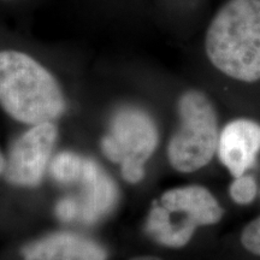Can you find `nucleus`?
Masks as SVG:
<instances>
[{"instance_id": "15", "label": "nucleus", "mask_w": 260, "mask_h": 260, "mask_svg": "<svg viewBox=\"0 0 260 260\" xmlns=\"http://www.w3.org/2000/svg\"><path fill=\"white\" fill-rule=\"evenodd\" d=\"M5 162H6V160H5L4 155H3V154H2V152H0V175H2L3 172H4V169H5Z\"/></svg>"}, {"instance_id": "3", "label": "nucleus", "mask_w": 260, "mask_h": 260, "mask_svg": "<svg viewBox=\"0 0 260 260\" xmlns=\"http://www.w3.org/2000/svg\"><path fill=\"white\" fill-rule=\"evenodd\" d=\"M224 211L207 188L178 187L167 190L152 204L145 230L159 245L181 248L198 226L217 224Z\"/></svg>"}, {"instance_id": "12", "label": "nucleus", "mask_w": 260, "mask_h": 260, "mask_svg": "<svg viewBox=\"0 0 260 260\" xmlns=\"http://www.w3.org/2000/svg\"><path fill=\"white\" fill-rule=\"evenodd\" d=\"M241 243L247 251L260 256V217L247 224L242 230Z\"/></svg>"}, {"instance_id": "13", "label": "nucleus", "mask_w": 260, "mask_h": 260, "mask_svg": "<svg viewBox=\"0 0 260 260\" xmlns=\"http://www.w3.org/2000/svg\"><path fill=\"white\" fill-rule=\"evenodd\" d=\"M56 214L63 222H70L80 214V205L73 198H65L57 204Z\"/></svg>"}, {"instance_id": "6", "label": "nucleus", "mask_w": 260, "mask_h": 260, "mask_svg": "<svg viewBox=\"0 0 260 260\" xmlns=\"http://www.w3.org/2000/svg\"><path fill=\"white\" fill-rule=\"evenodd\" d=\"M57 140L52 122L32 125L10 148L3 175L9 183L35 187L40 183Z\"/></svg>"}, {"instance_id": "11", "label": "nucleus", "mask_w": 260, "mask_h": 260, "mask_svg": "<svg viewBox=\"0 0 260 260\" xmlns=\"http://www.w3.org/2000/svg\"><path fill=\"white\" fill-rule=\"evenodd\" d=\"M256 193H258V187L254 177L245 174L235 177L229 188L230 198L234 203L239 205L251 204L255 199Z\"/></svg>"}, {"instance_id": "10", "label": "nucleus", "mask_w": 260, "mask_h": 260, "mask_svg": "<svg viewBox=\"0 0 260 260\" xmlns=\"http://www.w3.org/2000/svg\"><path fill=\"white\" fill-rule=\"evenodd\" d=\"M84 162L86 159L73 152L58 153L50 164L52 177L64 184L80 182L83 175Z\"/></svg>"}, {"instance_id": "9", "label": "nucleus", "mask_w": 260, "mask_h": 260, "mask_svg": "<svg viewBox=\"0 0 260 260\" xmlns=\"http://www.w3.org/2000/svg\"><path fill=\"white\" fill-rule=\"evenodd\" d=\"M80 182L86 189V197L79 216L84 223H95L111 212L118 199V190L115 182L90 159H86Z\"/></svg>"}, {"instance_id": "1", "label": "nucleus", "mask_w": 260, "mask_h": 260, "mask_svg": "<svg viewBox=\"0 0 260 260\" xmlns=\"http://www.w3.org/2000/svg\"><path fill=\"white\" fill-rule=\"evenodd\" d=\"M205 50L224 75L242 82L260 80V0H229L211 22Z\"/></svg>"}, {"instance_id": "5", "label": "nucleus", "mask_w": 260, "mask_h": 260, "mask_svg": "<svg viewBox=\"0 0 260 260\" xmlns=\"http://www.w3.org/2000/svg\"><path fill=\"white\" fill-rule=\"evenodd\" d=\"M158 140L157 125L147 112L123 107L113 115L102 148L110 160L121 164L126 182L138 183L144 178L145 164L157 148Z\"/></svg>"}, {"instance_id": "7", "label": "nucleus", "mask_w": 260, "mask_h": 260, "mask_svg": "<svg viewBox=\"0 0 260 260\" xmlns=\"http://www.w3.org/2000/svg\"><path fill=\"white\" fill-rule=\"evenodd\" d=\"M219 160L234 177L254 165L260 152V125L251 119H235L224 126L218 141Z\"/></svg>"}, {"instance_id": "14", "label": "nucleus", "mask_w": 260, "mask_h": 260, "mask_svg": "<svg viewBox=\"0 0 260 260\" xmlns=\"http://www.w3.org/2000/svg\"><path fill=\"white\" fill-rule=\"evenodd\" d=\"M132 260H161L160 258H157V256H151V255H144V256H136V258Z\"/></svg>"}, {"instance_id": "2", "label": "nucleus", "mask_w": 260, "mask_h": 260, "mask_svg": "<svg viewBox=\"0 0 260 260\" xmlns=\"http://www.w3.org/2000/svg\"><path fill=\"white\" fill-rule=\"evenodd\" d=\"M0 106L24 124L53 122L67 103L56 77L23 52L0 51Z\"/></svg>"}, {"instance_id": "4", "label": "nucleus", "mask_w": 260, "mask_h": 260, "mask_svg": "<svg viewBox=\"0 0 260 260\" xmlns=\"http://www.w3.org/2000/svg\"><path fill=\"white\" fill-rule=\"evenodd\" d=\"M180 126L168 146V158L175 170L194 172L206 167L218 148V118L206 94L197 89L178 99Z\"/></svg>"}, {"instance_id": "8", "label": "nucleus", "mask_w": 260, "mask_h": 260, "mask_svg": "<svg viewBox=\"0 0 260 260\" xmlns=\"http://www.w3.org/2000/svg\"><path fill=\"white\" fill-rule=\"evenodd\" d=\"M23 260H106L107 252L93 240L71 233H57L28 243Z\"/></svg>"}]
</instances>
